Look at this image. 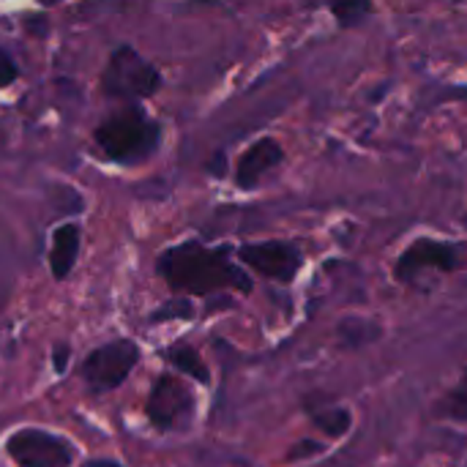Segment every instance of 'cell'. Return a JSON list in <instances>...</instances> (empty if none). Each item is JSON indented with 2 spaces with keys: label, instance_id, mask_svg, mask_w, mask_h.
I'll use <instances>...</instances> for the list:
<instances>
[{
  "label": "cell",
  "instance_id": "1",
  "mask_svg": "<svg viewBox=\"0 0 467 467\" xmlns=\"http://www.w3.org/2000/svg\"><path fill=\"white\" fill-rule=\"evenodd\" d=\"M156 271L175 293L211 296L216 290H252V279L233 263L230 246L211 249L200 241H183L161 252Z\"/></svg>",
  "mask_w": 467,
  "mask_h": 467
},
{
  "label": "cell",
  "instance_id": "2",
  "mask_svg": "<svg viewBox=\"0 0 467 467\" xmlns=\"http://www.w3.org/2000/svg\"><path fill=\"white\" fill-rule=\"evenodd\" d=\"M93 137L109 161L137 164L159 148L161 126L153 118H148L140 107H126L109 115L104 123H99Z\"/></svg>",
  "mask_w": 467,
  "mask_h": 467
},
{
  "label": "cell",
  "instance_id": "3",
  "mask_svg": "<svg viewBox=\"0 0 467 467\" xmlns=\"http://www.w3.org/2000/svg\"><path fill=\"white\" fill-rule=\"evenodd\" d=\"M159 88H161V74L140 52H134L131 47H118L109 55L101 77V90L107 96L123 101H140L159 93Z\"/></svg>",
  "mask_w": 467,
  "mask_h": 467
},
{
  "label": "cell",
  "instance_id": "4",
  "mask_svg": "<svg viewBox=\"0 0 467 467\" xmlns=\"http://www.w3.org/2000/svg\"><path fill=\"white\" fill-rule=\"evenodd\" d=\"M140 361V348L134 339H112L101 348H96L93 353L85 356L79 375L85 380V386L93 394H104V391H115L126 383V378L134 372Z\"/></svg>",
  "mask_w": 467,
  "mask_h": 467
},
{
  "label": "cell",
  "instance_id": "5",
  "mask_svg": "<svg viewBox=\"0 0 467 467\" xmlns=\"http://www.w3.org/2000/svg\"><path fill=\"white\" fill-rule=\"evenodd\" d=\"M5 454L16 467H68L74 462V446L52 432L25 427L5 441Z\"/></svg>",
  "mask_w": 467,
  "mask_h": 467
},
{
  "label": "cell",
  "instance_id": "6",
  "mask_svg": "<svg viewBox=\"0 0 467 467\" xmlns=\"http://www.w3.org/2000/svg\"><path fill=\"white\" fill-rule=\"evenodd\" d=\"M148 419L153 427L159 430H178L183 427L189 419H192V410H194V400L189 394V389L172 378V375H161L150 394H148Z\"/></svg>",
  "mask_w": 467,
  "mask_h": 467
},
{
  "label": "cell",
  "instance_id": "7",
  "mask_svg": "<svg viewBox=\"0 0 467 467\" xmlns=\"http://www.w3.org/2000/svg\"><path fill=\"white\" fill-rule=\"evenodd\" d=\"M241 263H246L252 271L276 279V282H293L301 271V249L290 241H265V244H246L238 249Z\"/></svg>",
  "mask_w": 467,
  "mask_h": 467
},
{
  "label": "cell",
  "instance_id": "8",
  "mask_svg": "<svg viewBox=\"0 0 467 467\" xmlns=\"http://www.w3.org/2000/svg\"><path fill=\"white\" fill-rule=\"evenodd\" d=\"M462 265V252L454 244L435 241V238H419L413 241L402 257L397 260V279L413 282L421 271H457Z\"/></svg>",
  "mask_w": 467,
  "mask_h": 467
},
{
  "label": "cell",
  "instance_id": "9",
  "mask_svg": "<svg viewBox=\"0 0 467 467\" xmlns=\"http://www.w3.org/2000/svg\"><path fill=\"white\" fill-rule=\"evenodd\" d=\"M282 161H285V150H282L279 140L260 137L257 142H252L241 153V159L235 164V183H238V189H254L263 181V175L276 170Z\"/></svg>",
  "mask_w": 467,
  "mask_h": 467
},
{
  "label": "cell",
  "instance_id": "10",
  "mask_svg": "<svg viewBox=\"0 0 467 467\" xmlns=\"http://www.w3.org/2000/svg\"><path fill=\"white\" fill-rule=\"evenodd\" d=\"M79 257V227L77 224H60L52 233V249H49V268L57 282L68 279L74 263Z\"/></svg>",
  "mask_w": 467,
  "mask_h": 467
},
{
  "label": "cell",
  "instance_id": "11",
  "mask_svg": "<svg viewBox=\"0 0 467 467\" xmlns=\"http://www.w3.org/2000/svg\"><path fill=\"white\" fill-rule=\"evenodd\" d=\"M167 361H170L178 372H183L186 378H192V380H197V383H208V380H211V372H208L205 361L200 358V353H197L194 348H186V345L170 348V350H167Z\"/></svg>",
  "mask_w": 467,
  "mask_h": 467
},
{
  "label": "cell",
  "instance_id": "12",
  "mask_svg": "<svg viewBox=\"0 0 467 467\" xmlns=\"http://www.w3.org/2000/svg\"><path fill=\"white\" fill-rule=\"evenodd\" d=\"M328 8L342 27H356L372 14V0H328Z\"/></svg>",
  "mask_w": 467,
  "mask_h": 467
},
{
  "label": "cell",
  "instance_id": "13",
  "mask_svg": "<svg viewBox=\"0 0 467 467\" xmlns=\"http://www.w3.org/2000/svg\"><path fill=\"white\" fill-rule=\"evenodd\" d=\"M192 315H194V306H192V301H189V298H172V301H167L164 306H159V309L148 317V323L189 320Z\"/></svg>",
  "mask_w": 467,
  "mask_h": 467
},
{
  "label": "cell",
  "instance_id": "14",
  "mask_svg": "<svg viewBox=\"0 0 467 467\" xmlns=\"http://www.w3.org/2000/svg\"><path fill=\"white\" fill-rule=\"evenodd\" d=\"M443 410H446V416H451V419H460V421H467V372L462 375V380H460V386L446 397V402H443Z\"/></svg>",
  "mask_w": 467,
  "mask_h": 467
},
{
  "label": "cell",
  "instance_id": "15",
  "mask_svg": "<svg viewBox=\"0 0 467 467\" xmlns=\"http://www.w3.org/2000/svg\"><path fill=\"white\" fill-rule=\"evenodd\" d=\"M317 424H320L328 435H342V432L348 430L350 419H348V413H342V410H331L328 416H317Z\"/></svg>",
  "mask_w": 467,
  "mask_h": 467
},
{
  "label": "cell",
  "instance_id": "16",
  "mask_svg": "<svg viewBox=\"0 0 467 467\" xmlns=\"http://www.w3.org/2000/svg\"><path fill=\"white\" fill-rule=\"evenodd\" d=\"M68 361H71V345L57 342L52 348V369H55V375H63L68 369Z\"/></svg>",
  "mask_w": 467,
  "mask_h": 467
},
{
  "label": "cell",
  "instance_id": "17",
  "mask_svg": "<svg viewBox=\"0 0 467 467\" xmlns=\"http://www.w3.org/2000/svg\"><path fill=\"white\" fill-rule=\"evenodd\" d=\"M19 77V68L14 66V60L0 49V88H5V85H11L14 79Z\"/></svg>",
  "mask_w": 467,
  "mask_h": 467
},
{
  "label": "cell",
  "instance_id": "18",
  "mask_svg": "<svg viewBox=\"0 0 467 467\" xmlns=\"http://www.w3.org/2000/svg\"><path fill=\"white\" fill-rule=\"evenodd\" d=\"M85 467H123V465L112 462V460H90Z\"/></svg>",
  "mask_w": 467,
  "mask_h": 467
},
{
  "label": "cell",
  "instance_id": "19",
  "mask_svg": "<svg viewBox=\"0 0 467 467\" xmlns=\"http://www.w3.org/2000/svg\"><path fill=\"white\" fill-rule=\"evenodd\" d=\"M44 5H55V3H60V0H41Z\"/></svg>",
  "mask_w": 467,
  "mask_h": 467
}]
</instances>
